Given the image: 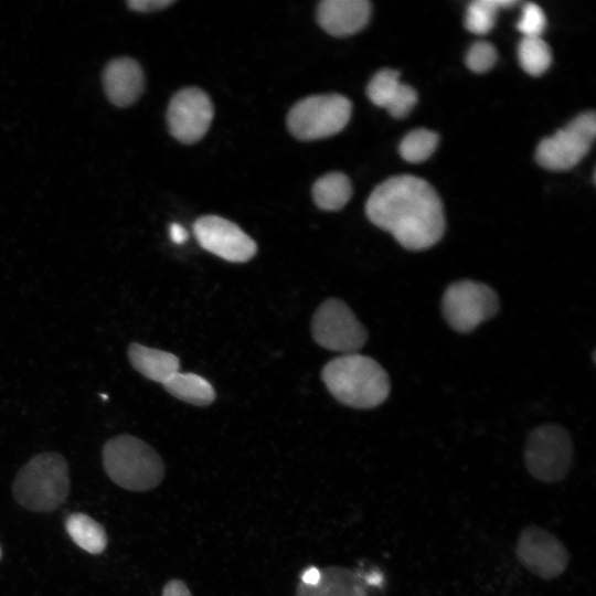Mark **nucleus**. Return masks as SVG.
Masks as SVG:
<instances>
[{
	"instance_id": "1",
	"label": "nucleus",
	"mask_w": 596,
	"mask_h": 596,
	"mask_svg": "<svg viewBox=\"0 0 596 596\" xmlns=\"http://www.w3.org/2000/svg\"><path fill=\"white\" fill-rule=\"evenodd\" d=\"M377 227L390 232L405 248L435 245L445 231L441 202L429 183L414 175L392 177L379 184L365 205Z\"/></svg>"
},
{
	"instance_id": "2",
	"label": "nucleus",
	"mask_w": 596,
	"mask_h": 596,
	"mask_svg": "<svg viewBox=\"0 0 596 596\" xmlns=\"http://www.w3.org/2000/svg\"><path fill=\"white\" fill-rule=\"evenodd\" d=\"M321 377L333 397L353 408H373L390 394V379L372 358L350 353L329 361Z\"/></svg>"
},
{
	"instance_id": "3",
	"label": "nucleus",
	"mask_w": 596,
	"mask_h": 596,
	"mask_svg": "<svg viewBox=\"0 0 596 596\" xmlns=\"http://www.w3.org/2000/svg\"><path fill=\"white\" fill-rule=\"evenodd\" d=\"M103 464L108 477L130 491L153 489L164 476V464L158 453L146 441L128 434L105 443Z\"/></svg>"
},
{
	"instance_id": "4",
	"label": "nucleus",
	"mask_w": 596,
	"mask_h": 596,
	"mask_svg": "<svg viewBox=\"0 0 596 596\" xmlns=\"http://www.w3.org/2000/svg\"><path fill=\"white\" fill-rule=\"evenodd\" d=\"M12 490L18 503L28 510H55L65 501L70 490L65 458L54 451L34 456L17 473Z\"/></svg>"
},
{
	"instance_id": "5",
	"label": "nucleus",
	"mask_w": 596,
	"mask_h": 596,
	"mask_svg": "<svg viewBox=\"0 0 596 596\" xmlns=\"http://www.w3.org/2000/svg\"><path fill=\"white\" fill-rule=\"evenodd\" d=\"M573 457L572 438L562 426H539L526 438L524 466L530 476L542 483L562 481L572 468Z\"/></svg>"
},
{
	"instance_id": "6",
	"label": "nucleus",
	"mask_w": 596,
	"mask_h": 596,
	"mask_svg": "<svg viewBox=\"0 0 596 596\" xmlns=\"http://www.w3.org/2000/svg\"><path fill=\"white\" fill-rule=\"evenodd\" d=\"M351 109V102L339 94L308 96L289 110L288 129L300 140L330 137L345 127Z\"/></svg>"
},
{
	"instance_id": "7",
	"label": "nucleus",
	"mask_w": 596,
	"mask_h": 596,
	"mask_svg": "<svg viewBox=\"0 0 596 596\" xmlns=\"http://www.w3.org/2000/svg\"><path fill=\"white\" fill-rule=\"evenodd\" d=\"M441 309L445 320L454 330L467 333L497 313L499 299L489 286L462 279L447 287Z\"/></svg>"
},
{
	"instance_id": "8",
	"label": "nucleus",
	"mask_w": 596,
	"mask_h": 596,
	"mask_svg": "<svg viewBox=\"0 0 596 596\" xmlns=\"http://www.w3.org/2000/svg\"><path fill=\"white\" fill-rule=\"evenodd\" d=\"M311 332L320 347L344 354L356 353L368 339L364 326L350 307L337 298L327 299L318 307Z\"/></svg>"
},
{
	"instance_id": "9",
	"label": "nucleus",
	"mask_w": 596,
	"mask_h": 596,
	"mask_svg": "<svg viewBox=\"0 0 596 596\" xmlns=\"http://www.w3.org/2000/svg\"><path fill=\"white\" fill-rule=\"evenodd\" d=\"M595 135V113H584L540 142L535 153L536 161L549 170H570L588 152Z\"/></svg>"
},
{
	"instance_id": "10",
	"label": "nucleus",
	"mask_w": 596,
	"mask_h": 596,
	"mask_svg": "<svg viewBox=\"0 0 596 596\" xmlns=\"http://www.w3.org/2000/svg\"><path fill=\"white\" fill-rule=\"evenodd\" d=\"M515 556L531 574L544 581L560 577L571 560L563 542L536 524H530L519 533Z\"/></svg>"
},
{
	"instance_id": "11",
	"label": "nucleus",
	"mask_w": 596,
	"mask_h": 596,
	"mask_svg": "<svg viewBox=\"0 0 596 596\" xmlns=\"http://www.w3.org/2000/svg\"><path fill=\"white\" fill-rule=\"evenodd\" d=\"M199 244L207 252L233 263H245L254 257L257 245L235 223L217 215L199 217L193 224Z\"/></svg>"
},
{
	"instance_id": "12",
	"label": "nucleus",
	"mask_w": 596,
	"mask_h": 596,
	"mask_svg": "<svg viewBox=\"0 0 596 596\" xmlns=\"http://www.w3.org/2000/svg\"><path fill=\"white\" fill-rule=\"evenodd\" d=\"M213 118V104L202 89L187 87L170 100L167 120L170 134L183 143L199 141Z\"/></svg>"
},
{
	"instance_id": "13",
	"label": "nucleus",
	"mask_w": 596,
	"mask_h": 596,
	"mask_svg": "<svg viewBox=\"0 0 596 596\" xmlns=\"http://www.w3.org/2000/svg\"><path fill=\"white\" fill-rule=\"evenodd\" d=\"M370 14L371 4L366 0H323L317 9L320 26L334 36L359 32L368 23Z\"/></svg>"
},
{
	"instance_id": "14",
	"label": "nucleus",
	"mask_w": 596,
	"mask_h": 596,
	"mask_svg": "<svg viewBox=\"0 0 596 596\" xmlns=\"http://www.w3.org/2000/svg\"><path fill=\"white\" fill-rule=\"evenodd\" d=\"M103 84L108 99L114 105L129 106L138 99L143 91L142 68L129 57L113 60L105 67Z\"/></svg>"
},
{
	"instance_id": "15",
	"label": "nucleus",
	"mask_w": 596,
	"mask_h": 596,
	"mask_svg": "<svg viewBox=\"0 0 596 596\" xmlns=\"http://www.w3.org/2000/svg\"><path fill=\"white\" fill-rule=\"evenodd\" d=\"M366 581L355 571L342 566L320 570L316 584L300 583L295 596H368Z\"/></svg>"
},
{
	"instance_id": "16",
	"label": "nucleus",
	"mask_w": 596,
	"mask_h": 596,
	"mask_svg": "<svg viewBox=\"0 0 596 596\" xmlns=\"http://www.w3.org/2000/svg\"><path fill=\"white\" fill-rule=\"evenodd\" d=\"M132 368L145 377L163 384L179 372L180 360L173 353L132 342L128 347Z\"/></svg>"
},
{
	"instance_id": "17",
	"label": "nucleus",
	"mask_w": 596,
	"mask_h": 596,
	"mask_svg": "<svg viewBox=\"0 0 596 596\" xmlns=\"http://www.w3.org/2000/svg\"><path fill=\"white\" fill-rule=\"evenodd\" d=\"M162 385L174 397L193 405L205 406L215 398V392L210 382L194 373L179 371Z\"/></svg>"
},
{
	"instance_id": "18",
	"label": "nucleus",
	"mask_w": 596,
	"mask_h": 596,
	"mask_svg": "<svg viewBox=\"0 0 596 596\" xmlns=\"http://www.w3.org/2000/svg\"><path fill=\"white\" fill-rule=\"evenodd\" d=\"M352 194L349 178L341 172H330L319 178L312 187V198L318 207L337 211L345 205Z\"/></svg>"
},
{
	"instance_id": "19",
	"label": "nucleus",
	"mask_w": 596,
	"mask_h": 596,
	"mask_svg": "<svg viewBox=\"0 0 596 596\" xmlns=\"http://www.w3.org/2000/svg\"><path fill=\"white\" fill-rule=\"evenodd\" d=\"M65 528L71 539L91 554L102 553L107 544L104 528L84 513H73L67 517Z\"/></svg>"
},
{
	"instance_id": "20",
	"label": "nucleus",
	"mask_w": 596,
	"mask_h": 596,
	"mask_svg": "<svg viewBox=\"0 0 596 596\" xmlns=\"http://www.w3.org/2000/svg\"><path fill=\"white\" fill-rule=\"evenodd\" d=\"M515 3L514 0L472 1L467 9L465 25L472 33L486 34L493 28L498 11Z\"/></svg>"
},
{
	"instance_id": "21",
	"label": "nucleus",
	"mask_w": 596,
	"mask_h": 596,
	"mask_svg": "<svg viewBox=\"0 0 596 596\" xmlns=\"http://www.w3.org/2000/svg\"><path fill=\"white\" fill-rule=\"evenodd\" d=\"M518 55L522 68L533 76L543 74L552 61L551 50L541 36L523 38Z\"/></svg>"
},
{
	"instance_id": "22",
	"label": "nucleus",
	"mask_w": 596,
	"mask_h": 596,
	"mask_svg": "<svg viewBox=\"0 0 596 596\" xmlns=\"http://www.w3.org/2000/svg\"><path fill=\"white\" fill-rule=\"evenodd\" d=\"M438 143V136L427 129L409 131L400 143V153L408 162H422L430 157Z\"/></svg>"
},
{
	"instance_id": "23",
	"label": "nucleus",
	"mask_w": 596,
	"mask_h": 596,
	"mask_svg": "<svg viewBox=\"0 0 596 596\" xmlns=\"http://www.w3.org/2000/svg\"><path fill=\"white\" fill-rule=\"evenodd\" d=\"M400 84V73L394 70L384 68L372 77L366 93L374 105L385 108Z\"/></svg>"
},
{
	"instance_id": "24",
	"label": "nucleus",
	"mask_w": 596,
	"mask_h": 596,
	"mask_svg": "<svg viewBox=\"0 0 596 596\" xmlns=\"http://www.w3.org/2000/svg\"><path fill=\"white\" fill-rule=\"evenodd\" d=\"M497 61V51L491 43L477 42L468 51L467 66L476 73L489 71Z\"/></svg>"
},
{
	"instance_id": "25",
	"label": "nucleus",
	"mask_w": 596,
	"mask_h": 596,
	"mask_svg": "<svg viewBox=\"0 0 596 596\" xmlns=\"http://www.w3.org/2000/svg\"><path fill=\"white\" fill-rule=\"evenodd\" d=\"M517 28L524 35V38L541 36L545 28L544 12L535 3H525Z\"/></svg>"
},
{
	"instance_id": "26",
	"label": "nucleus",
	"mask_w": 596,
	"mask_h": 596,
	"mask_svg": "<svg viewBox=\"0 0 596 596\" xmlns=\"http://www.w3.org/2000/svg\"><path fill=\"white\" fill-rule=\"evenodd\" d=\"M417 102L415 89L401 82L394 95L391 97L385 108L395 118H404L409 114Z\"/></svg>"
},
{
	"instance_id": "27",
	"label": "nucleus",
	"mask_w": 596,
	"mask_h": 596,
	"mask_svg": "<svg viewBox=\"0 0 596 596\" xmlns=\"http://www.w3.org/2000/svg\"><path fill=\"white\" fill-rule=\"evenodd\" d=\"M173 0H131L127 4L131 10L138 12H155L171 6Z\"/></svg>"
},
{
	"instance_id": "28",
	"label": "nucleus",
	"mask_w": 596,
	"mask_h": 596,
	"mask_svg": "<svg viewBox=\"0 0 596 596\" xmlns=\"http://www.w3.org/2000/svg\"><path fill=\"white\" fill-rule=\"evenodd\" d=\"M161 596H192L188 586L181 579L169 581L163 589Z\"/></svg>"
},
{
	"instance_id": "29",
	"label": "nucleus",
	"mask_w": 596,
	"mask_h": 596,
	"mask_svg": "<svg viewBox=\"0 0 596 596\" xmlns=\"http://www.w3.org/2000/svg\"><path fill=\"white\" fill-rule=\"evenodd\" d=\"M169 233L171 241L175 244H182L188 238L185 228L178 223L170 224Z\"/></svg>"
},
{
	"instance_id": "30",
	"label": "nucleus",
	"mask_w": 596,
	"mask_h": 596,
	"mask_svg": "<svg viewBox=\"0 0 596 596\" xmlns=\"http://www.w3.org/2000/svg\"><path fill=\"white\" fill-rule=\"evenodd\" d=\"M320 577V570L316 567L307 568L301 575V582L307 585H312L318 582Z\"/></svg>"
},
{
	"instance_id": "31",
	"label": "nucleus",
	"mask_w": 596,
	"mask_h": 596,
	"mask_svg": "<svg viewBox=\"0 0 596 596\" xmlns=\"http://www.w3.org/2000/svg\"><path fill=\"white\" fill-rule=\"evenodd\" d=\"M0 555H1V551H0Z\"/></svg>"
}]
</instances>
